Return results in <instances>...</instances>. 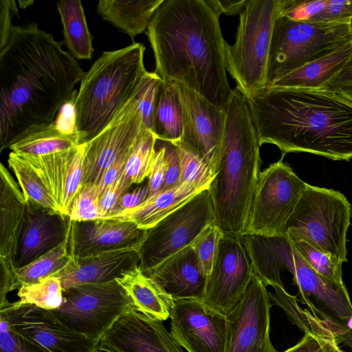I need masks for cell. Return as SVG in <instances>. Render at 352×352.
Instances as JSON below:
<instances>
[{"label": "cell", "instance_id": "1", "mask_svg": "<svg viewBox=\"0 0 352 352\" xmlns=\"http://www.w3.org/2000/svg\"><path fill=\"white\" fill-rule=\"evenodd\" d=\"M85 72L36 23L13 25L0 50V148L30 128L50 124L76 96Z\"/></svg>", "mask_w": 352, "mask_h": 352}, {"label": "cell", "instance_id": "2", "mask_svg": "<svg viewBox=\"0 0 352 352\" xmlns=\"http://www.w3.org/2000/svg\"><path fill=\"white\" fill-rule=\"evenodd\" d=\"M219 18L206 0H164L146 35L162 80L181 83L226 109L233 89Z\"/></svg>", "mask_w": 352, "mask_h": 352}, {"label": "cell", "instance_id": "3", "mask_svg": "<svg viewBox=\"0 0 352 352\" xmlns=\"http://www.w3.org/2000/svg\"><path fill=\"white\" fill-rule=\"evenodd\" d=\"M246 98L260 146L276 145L282 157L303 152L352 160V103L335 91L266 87Z\"/></svg>", "mask_w": 352, "mask_h": 352}, {"label": "cell", "instance_id": "4", "mask_svg": "<svg viewBox=\"0 0 352 352\" xmlns=\"http://www.w3.org/2000/svg\"><path fill=\"white\" fill-rule=\"evenodd\" d=\"M218 171L208 191L216 224L224 234H245L260 174V144L246 96L232 90L227 104Z\"/></svg>", "mask_w": 352, "mask_h": 352}, {"label": "cell", "instance_id": "5", "mask_svg": "<svg viewBox=\"0 0 352 352\" xmlns=\"http://www.w3.org/2000/svg\"><path fill=\"white\" fill-rule=\"evenodd\" d=\"M241 239L254 273L267 286L285 287L281 270L290 272L302 303L325 324L339 344L352 349V303L344 285H335L318 274L285 235L244 234Z\"/></svg>", "mask_w": 352, "mask_h": 352}, {"label": "cell", "instance_id": "6", "mask_svg": "<svg viewBox=\"0 0 352 352\" xmlns=\"http://www.w3.org/2000/svg\"><path fill=\"white\" fill-rule=\"evenodd\" d=\"M145 47L129 46L102 53L85 72L74 104L75 130L82 142L99 134L129 101L146 70Z\"/></svg>", "mask_w": 352, "mask_h": 352}, {"label": "cell", "instance_id": "7", "mask_svg": "<svg viewBox=\"0 0 352 352\" xmlns=\"http://www.w3.org/2000/svg\"><path fill=\"white\" fill-rule=\"evenodd\" d=\"M352 208L340 192L307 184L285 228L290 241H303L336 261L347 262L346 234Z\"/></svg>", "mask_w": 352, "mask_h": 352}, {"label": "cell", "instance_id": "8", "mask_svg": "<svg viewBox=\"0 0 352 352\" xmlns=\"http://www.w3.org/2000/svg\"><path fill=\"white\" fill-rule=\"evenodd\" d=\"M279 14L280 0H248L234 44H226V70L246 97L267 87L270 44Z\"/></svg>", "mask_w": 352, "mask_h": 352}, {"label": "cell", "instance_id": "9", "mask_svg": "<svg viewBox=\"0 0 352 352\" xmlns=\"http://www.w3.org/2000/svg\"><path fill=\"white\" fill-rule=\"evenodd\" d=\"M352 41L350 23L275 21L267 63V87L285 74Z\"/></svg>", "mask_w": 352, "mask_h": 352}, {"label": "cell", "instance_id": "10", "mask_svg": "<svg viewBox=\"0 0 352 352\" xmlns=\"http://www.w3.org/2000/svg\"><path fill=\"white\" fill-rule=\"evenodd\" d=\"M63 297L62 305L52 311L71 329L98 341L120 316L133 309L116 280L76 285L63 291Z\"/></svg>", "mask_w": 352, "mask_h": 352}, {"label": "cell", "instance_id": "11", "mask_svg": "<svg viewBox=\"0 0 352 352\" xmlns=\"http://www.w3.org/2000/svg\"><path fill=\"white\" fill-rule=\"evenodd\" d=\"M283 159L260 172L245 234L285 235L287 223L307 184Z\"/></svg>", "mask_w": 352, "mask_h": 352}, {"label": "cell", "instance_id": "12", "mask_svg": "<svg viewBox=\"0 0 352 352\" xmlns=\"http://www.w3.org/2000/svg\"><path fill=\"white\" fill-rule=\"evenodd\" d=\"M214 221L211 197L205 190L146 230L138 250L140 268L146 272L190 245Z\"/></svg>", "mask_w": 352, "mask_h": 352}, {"label": "cell", "instance_id": "13", "mask_svg": "<svg viewBox=\"0 0 352 352\" xmlns=\"http://www.w3.org/2000/svg\"><path fill=\"white\" fill-rule=\"evenodd\" d=\"M0 312L23 340L41 352H93L98 349L99 341L71 329L52 310L8 301L0 306Z\"/></svg>", "mask_w": 352, "mask_h": 352}, {"label": "cell", "instance_id": "14", "mask_svg": "<svg viewBox=\"0 0 352 352\" xmlns=\"http://www.w3.org/2000/svg\"><path fill=\"white\" fill-rule=\"evenodd\" d=\"M270 300L267 285L254 273L241 300L226 316L224 352H277L270 338Z\"/></svg>", "mask_w": 352, "mask_h": 352}, {"label": "cell", "instance_id": "15", "mask_svg": "<svg viewBox=\"0 0 352 352\" xmlns=\"http://www.w3.org/2000/svg\"><path fill=\"white\" fill-rule=\"evenodd\" d=\"M183 111L182 145L216 175L220 164L226 118L221 108L178 83Z\"/></svg>", "mask_w": 352, "mask_h": 352}, {"label": "cell", "instance_id": "16", "mask_svg": "<svg viewBox=\"0 0 352 352\" xmlns=\"http://www.w3.org/2000/svg\"><path fill=\"white\" fill-rule=\"evenodd\" d=\"M254 273L241 236L224 234L208 278L203 303L227 316L241 300Z\"/></svg>", "mask_w": 352, "mask_h": 352}, {"label": "cell", "instance_id": "17", "mask_svg": "<svg viewBox=\"0 0 352 352\" xmlns=\"http://www.w3.org/2000/svg\"><path fill=\"white\" fill-rule=\"evenodd\" d=\"M148 130L138 109L137 89L113 120L87 142L83 184H98L105 170Z\"/></svg>", "mask_w": 352, "mask_h": 352}, {"label": "cell", "instance_id": "18", "mask_svg": "<svg viewBox=\"0 0 352 352\" xmlns=\"http://www.w3.org/2000/svg\"><path fill=\"white\" fill-rule=\"evenodd\" d=\"M170 333L188 352H224L226 317L202 300L172 299Z\"/></svg>", "mask_w": 352, "mask_h": 352}, {"label": "cell", "instance_id": "19", "mask_svg": "<svg viewBox=\"0 0 352 352\" xmlns=\"http://www.w3.org/2000/svg\"><path fill=\"white\" fill-rule=\"evenodd\" d=\"M28 203L14 177L0 166V306L15 290V266L19 243L26 218Z\"/></svg>", "mask_w": 352, "mask_h": 352}, {"label": "cell", "instance_id": "20", "mask_svg": "<svg viewBox=\"0 0 352 352\" xmlns=\"http://www.w3.org/2000/svg\"><path fill=\"white\" fill-rule=\"evenodd\" d=\"M102 352H184L162 320L131 309L100 338Z\"/></svg>", "mask_w": 352, "mask_h": 352}, {"label": "cell", "instance_id": "21", "mask_svg": "<svg viewBox=\"0 0 352 352\" xmlns=\"http://www.w3.org/2000/svg\"><path fill=\"white\" fill-rule=\"evenodd\" d=\"M86 148L87 143L84 142L48 155H19L35 169L50 192L58 212L66 216L72 200L83 184Z\"/></svg>", "mask_w": 352, "mask_h": 352}, {"label": "cell", "instance_id": "22", "mask_svg": "<svg viewBox=\"0 0 352 352\" xmlns=\"http://www.w3.org/2000/svg\"><path fill=\"white\" fill-rule=\"evenodd\" d=\"M146 230L133 222L113 219L74 221L69 220L70 258L76 260L111 250L140 248Z\"/></svg>", "mask_w": 352, "mask_h": 352}, {"label": "cell", "instance_id": "23", "mask_svg": "<svg viewBox=\"0 0 352 352\" xmlns=\"http://www.w3.org/2000/svg\"><path fill=\"white\" fill-rule=\"evenodd\" d=\"M69 219L59 212L28 204L15 261L22 267L54 249L69 236Z\"/></svg>", "mask_w": 352, "mask_h": 352}, {"label": "cell", "instance_id": "24", "mask_svg": "<svg viewBox=\"0 0 352 352\" xmlns=\"http://www.w3.org/2000/svg\"><path fill=\"white\" fill-rule=\"evenodd\" d=\"M139 248H129L79 258L69 263L53 276L59 278L63 291L89 283L116 280L124 272L139 265Z\"/></svg>", "mask_w": 352, "mask_h": 352}, {"label": "cell", "instance_id": "25", "mask_svg": "<svg viewBox=\"0 0 352 352\" xmlns=\"http://www.w3.org/2000/svg\"><path fill=\"white\" fill-rule=\"evenodd\" d=\"M144 273L173 300L204 298L208 278L190 245Z\"/></svg>", "mask_w": 352, "mask_h": 352}, {"label": "cell", "instance_id": "26", "mask_svg": "<svg viewBox=\"0 0 352 352\" xmlns=\"http://www.w3.org/2000/svg\"><path fill=\"white\" fill-rule=\"evenodd\" d=\"M201 192L192 184L179 183L168 190L149 197L135 208L123 210L107 219L131 221L139 228L147 230Z\"/></svg>", "mask_w": 352, "mask_h": 352}, {"label": "cell", "instance_id": "27", "mask_svg": "<svg viewBox=\"0 0 352 352\" xmlns=\"http://www.w3.org/2000/svg\"><path fill=\"white\" fill-rule=\"evenodd\" d=\"M352 54V41L274 81L276 89H324L344 68Z\"/></svg>", "mask_w": 352, "mask_h": 352}, {"label": "cell", "instance_id": "28", "mask_svg": "<svg viewBox=\"0 0 352 352\" xmlns=\"http://www.w3.org/2000/svg\"><path fill=\"white\" fill-rule=\"evenodd\" d=\"M116 280L130 298L133 309L162 321L170 317L172 298L139 265L124 272Z\"/></svg>", "mask_w": 352, "mask_h": 352}, {"label": "cell", "instance_id": "29", "mask_svg": "<svg viewBox=\"0 0 352 352\" xmlns=\"http://www.w3.org/2000/svg\"><path fill=\"white\" fill-rule=\"evenodd\" d=\"M164 0H100L97 11L104 21L133 38L147 30L155 12Z\"/></svg>", "mask_w": 352, "mask_h": 352}, {"label": "cell", "instance_id": "30", "mask_svg": "<svg viewBox=\"0 0 352 352\" xmlns=\"http://www.w3.org/2000/svg\"><path fill=\"white\" fill-rule=\"evenodd\" d=\"M82 143L76 131L65 133L54 122L30 128L9 148L19 155H43L65 151Z\"/></svg>", "mask_w": 352, "mask_h": 352}, {"label": "cell", "instance_id": "31", "mask_svg": "<svg viewBox=\"0 0 352 352\" xmlns=\"http://www.w3.org/2000/svg\"><path fill=\"white\" fill-rule=\"evenodd\" d=\"M153 133L157 139L177 144L183 134V111L177 82L162 80L157 91Z\"/></svg>", "mask_w": 352, "mask_h": 352}, {"label": "cell", "instance_id": "32", "mask_svg": "<svg viewBox=\"0 0 352 352\" xmlns=\"http://www.w3.org/2000/svg\"><path fill=\"white\" fill-rule=\"evenodd\" d=\"M63 24L64 42L74 58L90 60L94 51L83 7L80 0H60L56 3Z\"/></svg>", "mask_w": 352, "mask_h": 352}, {"label": "cell", "instance_id": "33", "mask_svg": "<svg viewBox=\"0 0 352 352\" xmlns=\"http://www.w3.org/2000/svg\"><path fill=\"white\" fill-rule=\"evenodd\" d=\"M8 164L15 175L28 204L59 212L47 188L29 162L21 155L11 151L8 155Z\"/></svg>", "mask_w": 352, "mask_h": 352}, {"label": "cell", "instance_id": "34", "mask_svg": "<svg viewBox=\"0 0 352 352\" xmlns=\"http://www.w3.org/2000/svg\"><path fill=\"white\" fill-rule=\"evenodd\" d=\"M69 237V236H68ZM68 238L58 246L39 256L30 263L16 268L15 289L35 284L63 270L69 262Z\"/></svg>", "mask_w": 352, "mask_h": 352}, {"label": "cell", "instance_id": "35", "mask_svg": "<svg viewBox=\"0 0 352 352\" xmlns=\"http://www.w3.org/2000/svg\"><path fill=\"white\" fill-rule=\"evenodd\" d=\"M156 140L155 134L146 130L133 146L122 173L123 179L131 186L141 184L148 177Z\"/></svg>", "mask_w": 352, "mask_h": 352}, {"label": "cell", "instance_id": "36", "mask_svg": "<svg viewBox=\"0 0 352 352\" xmlns=\"http://www.w3.org/2000/svg\"><path fill=\"white\" fill-rule=\"evenodd\" d=\"M19 304L34 305L47 310L59 308L64 300L60 280L55 276H49L39 282L18 289Z\"/></svg>", "mask_w": 352, "mask_h": 352}, {"label": "cell", "instance_id": "37", "mask_svg": "<svg viewBox=\"0 0 352 352\" xmlns=\"http://www.w3.org/2000/svg\"><path fill=\"white\" fill-rule=\"evenodd\" d=\"M290 241L306 263L318 274L335 285H344L342 281V263L335 260L303 241Z\"/></svg>", "mask_w": 352, "mask_h": 352}, {"label": "cell", "instance_id": "38", "mask_svg": "<svg viewBox=\"0 0 352 352\" xmlns=\"http://www.w3.org/2000/svg\"><path fill=\"white\" fill-rule=\"evenodd\" d=\"M175 145L178 148L181 163L179 183H188L201 191L208 190L214 178L213 173L197 156L186 149L181 142Z\"/></svg>", "mask_w": 352, "mask_h": 352}, {"label": "cell", "instance_id": "39", "mask_svg": "<svg viewBox=\"0 0 352 352\" xmlns=\"http://www.w3.org/2000/svg\"><path fill=\"white\" fill-rule=\"evenodd\" d=\"M340 347L334 334L320 320L309 324L308 331L294 346L283 352H336Z\"/></svg>", "mask_w": 352, "mask_h": 352}, {"label": "cell", "instance_id": "40", "mask_svg": "<svg viewBox=\"0 0 352 352\" xmlns=\"http://www.w3.org/2000/svg\"><path fill=\"white\" fill-rule=\"evenodd\" d=\"M224 233L214 223L208 225L190 246L194 250L202 272L208 278L214 265L220 240Z\"/></svg>", "mask_w": 352, "mask_h": 352}, {"label": "cell", "instance_id": "41", "mask_svg": "<svg viewBox=\"0 0 352 352\" xmlns=\"http://www.w3.org/2000/svg\"><path fill=\"white\" fill-rule=\"evenodd\" d=\"M99 190L97 185L83 184L70 205L68 217L74 221L104 219L99 208Z\"/></svg>", "mask_w": 352, "mask_h": 352}, {"label": "cell", "instance_id": "42", "mask_svg": "<svg viewBox=\"0 0 352 352\" xmlns=\"http://www.w3.org/2000/svg\"><path fill=\"white\" fill-rule=\"evenodd\" d=\"M162 80L155 72L146 71L137 88L139 111L144 125L152 132L157 91Z\"/></svg>", "mask_w": 352, "mask_h": 352}, {"label": "cell", "instance_id": "43", "mask_svg": "<svg viewBox=\"0 0 352 352\" xmlns=\"http://www.w3.org/2000/svg\"><path fill=\"white\" fill-rule=\"evenodd\" d=\"M327 0H280V15L296 21H311L325 8Z\"/></svg>", "mask_w": 352, "mask_h": 352}, {"label": "cell", "instance_id": "44", "mask_svg": "<svg viewBox=\"0 0 352 352\" xmlns=\"http://www.w3.org/2000/svg\"><path fill=\"white\" fill-rule=\"evenodd\" d=\"M274 292L269 293L274 304L280 306L285 311L290 320L302 331L308 329L307 311H303L297 304V299L288 294L285 287H274Z\"/></svg>", "mask_w": 352, "mask_h": 352}, {"label": "cell", "instance_id": "45", "mask_svg": "<svg viewBox=\"0 0 352 352\" xmlns=\"http://www.w3.org/2000/svg\"><path fill=\"white\" fill-rule=\"evenodd\" d=\"M166 173L165 148L162 140L157 139L155 153L148 177L149 197L155 195L162 191L165 182Z\"/></svg>", "mask_w": 352, "mask_h": 352}, {"label": "cell", "instance_id": "46", "mask_svg": "<svg viewBox=\"0 0 352 352\" xmlns=\"http://www.w3.org/2000/svg\"><path fill=\"white\" fill-rule=\"evenodd\" d=\"M352 0H327L323 10L310 22L333 23H351Z\"/></svg>", "mask_w": 352, "mask_h": 352}, {"label": "cell", "instance_id": "47", "mask_svg": "<svg viewBox=\"0 0 352 352\" xmlns=\"http://www.w3.org/2000/svg\"><path fill=\"white\" fill-rule=\"evenodd\" d=\"M166 161L165 182L162 191L168 190L180 182L181 163L177 146L172 142L163 141Z\"/></svg>", "mask_w": 352, "mask_h": 352}, {"label": "cell", "instance_id": "48", "mask_svg": "<svg viewBox=\"0 0 352 352\" xmlns=\"http://www.w3.org/2000/svg\"><path fill=\"white\" fill-rule=\"evenodd\" d=\"M131 185L125 182L122 175L99 198V208L104 219L109 217L120 197L126 192Z\"/></svg>", "mask_w": 352, "mask_h": 352}, {"label": "cell", "instance_id": "49", "mask_svg": "<svg viewBox=\"0 0 352 352\" xmlns=\"http://www.w3.org/2000/svg\"><path fill=\"white\" fill-rule=\"evenodd\" d=\"M0 352H23L21 338L3 312H0Z\"/></svg>", "mask_w": 352, "mask_h": 352}, {"label": "cell", "instance_id": "50", "mask_svg": "<svg viewBox=\"0 0 352 352\" xmlns=\"http://www.w3.org/2000/svg\"><path fill=\"white\" fill-rule=\"evenodd\" d=\"M148 197L149 189L148 184L140 185L131 191L129 189L120 197L114 208L113 213L109 217L123 210L131 209L141 205Z\"/></svg>", "mask_w": 352, "mask_h": 352}, {"label": "cell", "instance_id": "51", "mask_svg": "<svg viewBox=\"0 0 352 352\" xmlns=\"http://www.w3.org/2000/svg\"><path fill=\"white\" fill-rule=\"evenodd\" d=\"M133 146L122 155H120L116 161H114L103 173L98 184L100 197L109 188H110L122 175L129 157Z\"/></svg>", "mask_w": 352, "mask_h": 352}, {"label": "cell", "instance_id": "52", "mask_svg": "<svg viewBox=\"0 0 352 352\" xmlns=\"http://www.w3.org/2000/svg\"><path fill=\"white\" fill-rule=\"evenodd\" d=\"M18 15L16 2L12 0H2L0 2V50L6 45L10 37L13 25L11 19Z\"/></svg>", "mask_w": 352, "mask_h": 352}, {"label": "cell", "instance_id": "53", "mask_svg": "<svg viewBox=\"0 0 352 352\" xmlns=\"http://www.w3.org/2000/svg\"><path fill=\"white\" fill-rule=\"evenodd\" d=\"M214 12L219 16L240 14L245 8L248 0H206Z\"/></svg>", "mask_w": 352, "mask_h": 352}, {"label": "cell", "instance_id": "54", "mask_svg": "<svg viewBox=\"0 0 352 352\" xmlns=\"http://www.w3.org/2000/svg\"><path fill=\"white\" fill-rule=\"evenodd\" d=\"M352 82V54L344 68L324 89L332 90L338 86Z\"/></svg>", "mask_w": 352, "mask_h": 352}, {"label": "cell", "instance_id": "55", "mask_svg": "<svg viewBox=\"0 0 352 352\" xmlns=\"http://www.w3.org/2000/svg\"><path fill=\"white\" fill-rule=\"evenodd\" d=\"M331 91H335L342 98L352 103V82L338 86Z\"/></svg>", "mask_w": 352, "mask_h": 352}, {"label": "cell", "instance_id": "56", "mask_svg": "<svg viewBox=\"0 0 352 352\" xmlns=\"http://www.w3.org/2000/svg\"><path fill=\"white\" fill-rule=\"evenodd\" d=\"M21 340L23 346V352H41L40 350H38L34 346L30 344L29 343L25 342L22 339Z\"/></svg>", "mask_w": 352, "mask_h": 352}, {"label": "cell", "instance_id": "57", "mask_svg": "<svg viewBox=\"0 0 352 352\" xmlns=\"http://www.w3.org/2000/svg\"><path fill=\"white\" fill-rule=\"evenodd\" d=\"M336 352H346V351H344L342 350V349H340V347H339V348L337 349Z\"/></svg>", "mask_w": 352, "mask_h": 352}, {"label": "cell", "instance_id": "58", "mask_svg": "<svg viewBox=\"0 0 352 352\" xmlns=\"http://www.w3.org/2000/svg\"><path fill=\"white\" fill-rule=\"evenodd\" d=\"M93 352H102V351H99L98 349H96Z\"/></svg>", "mask_w": 352, "mask_h": 352}, {"label": "cell", "instance_id": "59", "mask_svg": "<svg viewBox=\"0 0 352 352\" xmlns=\"http://www.w3.org/2000/svg\"><path fill=\"white\" fill-rule=\"evenodd\" d=\"M350 25H351V31H352V19H351V20Z\"/></svg>", "mask_w": 352, "mask_h": 352}]
</instances>
